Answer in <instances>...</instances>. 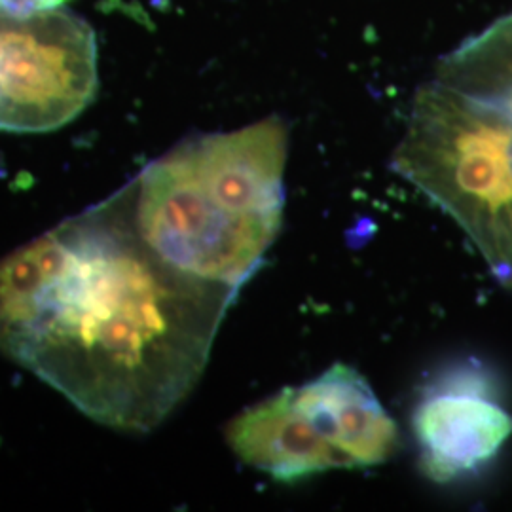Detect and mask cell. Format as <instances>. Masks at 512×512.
Segmentation results:
<instances>
[{
	"label": "cell",
	"mask_w": 512,
	"mask_h": 512,
	"mask_svg": "<svg viewBox=\"0 0 512 512\" xmlns=\"http://www.w3.org/2000/svg\"><path fill=\"white\" fill-rule=\"evenodd\" d=\"M226 440L245 465L294 482L382 465L399 446V427L365 376L336 363L306 384L245 408L228 423Z\"/></svg>",
	"instance_id": "cell-4"
},
{
	"label": "cell",
	"mask_w": 512,
	"mask_h": 512,
	"mask_svg": "<svg viewBox=\"0 0 512 512\" xmlns=\"http://www.w3.org/2000/svg\"><path fill=\"white\" fill-rule=\"evenodd\" d=\"M238 296L158 253L124 186L0 260V351L97 423L148 433L200 382Z\"/></svg>",
	"instance_id": "cell-1"
},
{
	"label": "cell",
	"mask_w": 512,
	"mask_h": 512,
	"mask_svg": "<svg viewBox=\"0 0 512 512\" xmlns=\"http://www.w3.org/2000/svg\"><path fill=\"white\" fill-rule=\"evenodd\" d=\"M393 171L512 291V12L440 59L412 101Z\"/></svg>",
	"instance_id": "cell-2"
},
{
	"label": "cell",
	"mask_w": 512,
	"mask_h": 512,
	"mask_svg": "<svg viewBox=\"0 0 512 512\" xmlns=\"http://www.w3.org/2000/svg\"><path fill=\"white\" fill-rule=\"evenodd\" d=\"M287 154L279 116L184 141L126 184L135 224L179 268L241 293L283 222Z\"/></svg>",
	"instance_id": "cell-3"
},
{
	"label": "cell",
	"mask_w": 512,
	"mask_h": 512,
	"mask_svg": "<svg viewBox=\"0 0 512 512\" xmlns=\"http://www.w3.org/2000/svg\"><path fill=\"white\" fill-rule=\"evenodd\" d=\"M412 431L420 469L437 484L473 475L512 435L511 414L490 395L480 372L467 366L442 374L414 406Z\"/></svg>",
	"instance_id": "cell-6"
},
{
	"label": "cell",
	"mask_w": 512,
	"mask_h": 512,
	"mask_svg": "<svg viewBox=\"0 0 512 512\" xmlns=\"http://www.w3.org/2000/svg\"><path fill=\"white\" fill-rule=\"evenodd\" d=\"M67 0H0V8L21 14H35V12H48L57 10Z\"/></svg>",
	"instance_id": "cell-7"
},
{
	"label": "cell",
	"mask_w": 512,
	"mask_h": 512,
	"mask_svg": "<svg viewBox=\"0 0 512 512\" xmlns=\"http://www.w3.org/2000/svg\"><path fill=\"white\" fill-rule=\"evenodd\" d=\"M97 84V42L84 19L0 8V131L63 128L90 107Z\"/></svg>",
	"instance_id": "cell-5"
}]
</instances>
